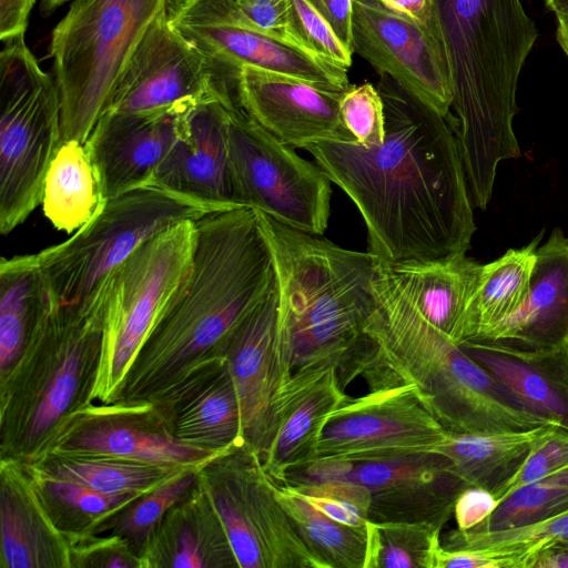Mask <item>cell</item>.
<instances>
[{
    "label": "cell",
    "mask_w": 568,
    "mask_h": 568,
    "mask_svg": "<svg viewBox=\"0 0 568 568\" xmlns=\"http://www.w3.org/2000/svg\"><path fill=\"white\" fill-rule=\"evenodd\" d=\"M385 7L427 28H437L435 0H378Z\"/></svg>",
    "instance_id": "cell-50"
},
{
    "label": "cell",
    "mask_w": 568,
    "mask_h": 568,
    "mask_svg": "<svg viewBox=\"0 0 568 568\" xmlns=\"http://www.w3.org/2000/svg\"><path fill=\"white\" fill-rule=\"evenodd\" d=\"M556 544L568 548V540L559 541Z\"/></svg>",
    "instance_id": "cell-56"
},
{
    "label": "cell",
    "mask_w": 568,
    "mask_h": 568,
    "mask_svg": "<svg viewBox=\"0 0 568 568\" xmlns=\"http://www.w3.org/2000/svg\"><path fill=\"white\" fill-rule=\"evenodd\" d=\"M0 52V232L6 235L41 205L50 163L62 142L61 101L24 34Z\"/></svg>",
    "instance_id": "cell-10"
},
{
    "label": "cell",
    "mask_w": 568,
    "mask_h": 568,
    "mask_svg": "<svg viewBox=\"0 0 568 568\" xmlns=\"http://www.w3.org/2000/svg\"><path fill=\"white\" fill-rule=\"evenodd\" d=\"M557 17V31L556 39L568 57V8L556 12Z\"/></svg>",
    "instance_id": "cell-52"
},
{
    "label": "cell",
    "mask_w": 568,
    "mask_h": 568,
    "mask_svg": "<svg viewBox=\"0 0 568 568\" xmlns=\"http://www.w3.org/2000/svg\"><path fill=\"white\" fill-rule=\"evenodd\" d=\"M568 540V510L536 525L495 532L453 529L440 537L447 550H498L528 556L549 545Z\"/></svg>",
    "instance_id": "cell-40"
},
{
    "label": "cell",
    "mask_w": 568,
    "mask_h": 568,
    "mask_svg": "<svg viewBox=\"0 0 568 568\" xmlns=\"http://www.w3.org/2000/svg\"><path fill=\"white\" fill-rule=\"evenodd\" d=\"M234 2L242 16L254 27L278 40L307 50L295 29L290 0H234Z\"/></svg>",
    "instance_id": "cell-45"
},
{
    "label": "cell",
    "mask_w": 568,
    "mask_h": 568,
    "mask_svg": "<svg viewBox=\"0 0 568 568\" xmlns=\"http://www.w3.org/2000/svg\"><path fill=\"white\" fill-rule=\"evenodd\" d=\"M230 156L242 206L292 229L322 235L331 214V180L239 108H229Z\"/></svg>",
    "instance_id": "cell-12"
},
{
    "label": "cell",
    "mask_w": 568,
    "mask_h": 568,
    "mask_svg": "<svg viewBox=\"0 0 568 568\" xmlns=\"http://www.w3.org/2000/svg\"><path fill=\"white\" fill-rule=\"evenodd\" d=\"M379 75L382 144L322 141L303 149L353 201L366 226L367 252L381 263H428L466 254L476 226L452 118L389 75Z\"/></svg>",
    "instance_id": "cell-1"
},
{
    "label": "cell",
    "mask_w": 568,
    "mask_h": 568,
    "mask_svg": "<svg viewBox=\"0 0 568 568\" xmlns=\"http://www.w3.org/2000/svg\"><path fill=\"white\" fill-rule=\"evenodd\" d=\"M54 305L36 253L0 261V369L6 377L43 331Z\"/></svg>",
    "instance_id": "cell-30"
},
{
    "label": "cell",
    "mask_w": 568,
    "mask_h": 568,
    "mask_svg": "<svg viewBox=\"0 0 568 568\" xmlns=\"http://www.w3.org/2000/svg\"><path fill=\"white\" fill-rule=\"evenodd\" d=\"M459 346L531 413L568 432V348L526 349L481 339Z\"/></svg>",
    "instance_id": "cell-25"
},
{
    "label": "cell",
    "mask_w": 568,
    "mask_h": 568,
    "mask_svg": "<svg viewBox=\"0 0 568 568\" xmlns=\"http://www.w3.org/2000/svg\"><path fill=\"white\" fill-rule=\"evenodd\" d=\"M328 22L338 39L353 51V0H307ZM354 52V51H353Z\"/></svg>",
    "instance_id": "cell-48"
},
{
    "label": "cell",
    "mask_w": 568,
    "mask_h": 568,
    "mask_svg": "<svg viewBox=\"0 0 568 568\" xmlns=\"http://www.w3.org/2000/svg\"><path fill=\"white\" fill-rule=\"evenodd\" d=\"M275 493L301 538L326 568H365L366 527L348 526L327 517L286 484L275 483Z\"/></svg>",
    "instance_id": "cell-35"
},
{
    "label": "cell",
    "mask_w": 568,
    "mask_h": 568,
    "mask_svg": "<svg viewBox=\"0 0 568 568\" xmlns=\"http://www.w3.org/2000/svg\"><path fill=\"white\" fill-rule=\"evenodd\" d=\"M307 504L327 517L353 527H366L371 494L351 479H323L286 483Z\"/></svg>",
    "instance_id": "cell-41"
},
{
    "label": "cell",
    "mask_w": 568,
    "mask_h": 568,
    "mask_svg": "<svg viewBox=\"0 0 568 568\" xmlns=\"http://www.w3.org/2000/svg\"><path fill=\"white\" fill-rule=\"evenodd\" d=\"M194 224L190 273L139 351L116 402H161L223 363L227 338L274 282L255 209L214 210Z\"/></svg>",
    "instance_id": "cell-2"
},
{
    "label": "cell",
    "mask_w": 568,
    "mask_h": 568,
    "mask_svg": "<svg viewBox=\"0 0 568 568\" xmlns=\"http://www.w3.org/2000/svg\"><path fill=\"white\" fill-rule=\"evenodd\" d=\"M554 427L557 426L487 434L448 433L433 453L445 456L468 487L488 490L494 496Z\"/></svg>",
    "instance_id": "cell-31"
},
{
    "label": "cell",
    "mask_w": 568,
    "mask_h": 568,
    "mask_svg": "<svg viewBox=\"0 0 568 568\" xmlns=\"http://www.w3.org/2000/svg\"><path fill=\"white\" fill-rule=\"evenodd\" d=\"M169 18L214 64L253 65L339 91L351 85L348 69L263 32L242 16L234 0H189Z\"/></svg>",
    "instance_id": "cell-15"
},
{
    "label": "cell",
    "mask_w": 568,
    "mask_h": 568,
    "mask_svg": "<svg viewBox=\"0 0 568 568\" xmlns=\"http://www.w3.org/2000/svg\"><path fill=\"white\" fill-rule=\"evenodd\" d=\"M105 201L99 173L85 143L63 141L43 183L41 206L45 217L57 230L72 234L92 220Z\"/></svg>",
    "instance_id": "cell-32"
},
{
    "label": "cell",
    "mask_w": 568,
    "mask_h": 568,
    "mask_svg": "<svg viewBox=\"0 0 568 568\" xmlns=\"http://www.w3.org/2000/svg\"><path fill=\"white\" fill-rule=\"evenodd\" d=\"M368 343L341 378L371 387L414 384L428 410L453 434L526 430L547 423L428 322L378 263Z\"/></svg>",
    "instance_id": "cell-3"
},
{
    "label": "cell",
    "mask_w": 568,
    "mask_h": 568,
    "mask_svg": "<svg viewBox=\"0 0 568 568\" xmlns=\"http://www.w3.org/2000/svg\"><path fill=\"white\" fill-rule=\"evenodd\" d=\"M72 0H40V11L42 16L51 14L55 9Z\"/></svg>",
    "instance_id": "cell-53"
},
{
    "label": "cell",
    "mask_w": 568,
    "mask_h": 568,
    "mask_svg": "<svg viewBox=\"0 0 568 568\" xmlns=\"http://www.w3.org/2000/svg\"><path fill=\"white\" fill-rule=\"evenodd\" d=\"M435 10L468 190L473 205L484 210L498 164L520 155L516 92L538 32L520 0H435Z\"/></svg>",
    "instance_id": "cell-4"
},
{
    "label": "cell",
    "mask_w": 568,
    "mask_h": 568,
    "mask_svg": "<svg viewBox=\"0 0 568 568\" xmlns=\"http://www.w3.org/2000/svg\"><path fill=\"white\" fill-rule=\"evenodd\" d=\"M365 568H435L442 529L425 524L367 523Z\"/></svg>",
    "instance_id": "cell-38"
},
{
    "label": "cell",
    "mask_w": 568,
    "mask_h": 568,
    "mask_svg": "<svg viewBox=\"0 0 568 568\" xmlns=\"http://www.w3.org/2000/svg\"><path fill=\"white\" fill-rule=\"evenodd\" d=\"M527 557L498 550H447L439 546L435 568H526Z\"/></svg>",
    "instance_id": "cell-46"
},
{
    "label": "cell",
    "mask_w": 568,
    "mask_h": 568,
    "mask_svg": "<svg viewBox=\"0 0 568 568\" xmlns=\"http://www.w3.org/2000/svg\"><path fill=\"white\" fill-rule=\"evenodd\" d=\"M189 0H166L168 16L171 17L180 7Z\"/></svg>",
    "instance_id": "cell-55"
},
{
    "label": "cell",
    "mask_w": 568,
    "mask_h": 568,
    "mask_svg": "<svg viewBox=\"0 0 568 568\" xmlns=\"http://www.w3.org/2000/svg\"><path fill=\"white\" fill-rule=\"evenodd\" d=\"M277 302L274 278L264 297L234 328L223 352L239 398L243 443L261 457L275 436L280 396L294 373Z\"/></svg>",
    "instance_id": "cell-17"
},
{
    "label": "cell",
    "mask_w": 568,
    "mask_h": 568,
    "mask_svg": "<svg viewBox=\"0 0 568 568\" xmlns=\"http://www.w3.org/2000/svg\"><path fill=\"white\" fill-rule=\"evenodd\" d=\"M214 210L219 209L153 184L106 199L69 239L36 253L55 313L87 314L113 271L142 243Z\"/></svg>",
    "instance_id": "cell-7"
},
{
    "label": "cell",
    "mask_w": 568,
    "mask_h": 568,
    "mask_svg": "<svg viewBox=\"0 0 568 568\" xmlns=\"http://www.w3.org/2000/svg\"><path fill=\"white\" fill-rule=\"evenodd\" d=\"M194 240V221L175 223L142 243L105 282L100 349L85 405L118 400L139 351L190 273Z\"/></svg>",
    "instance_id": "cell-9"
},
{
    "label": "cell",
    "mask_w": 568,
    "mask_h": 568,
    "mask_svg": "<svg viewBox=\"0 0 568 568\" xmlns=\"http://www.w3.org/2000/svg\"><path fill=\"white\" fill-rule=\"evenodd\" d=\"M545 3L555 13L568 8V0H545Z\"/></svg>",
    "instance_id": "cell-54"
},
{
    "label": "cell",
    "mask_w": 568,
    "mask_h": 568,
    "mask_svg": "<svg viewBox=\"0 0 568 568\" xmlns=\"http://www.w3.org/2000/svg\"><path fill=\"white\" fill-rule=\"evenodd\" d=\"M138 556L140 567H239L223 525L199 481L169 509Z\"/></svg>",
    "instance_id": "cell-27"
},
{
    "label": "cell",
    "mask_w": 568,
    "mask_h": 568,
    "mask_svg": "<svg viewBox=\"0 0 568 568\" xmlns=\"http://www.w3.org/2000/svg\"><path fill=\"white\" fill-rule=\"evenodd\" d=\"M568 510V467L527 484L500 500L475 532H495L536 525Z\"/></svg>",
    "instance_id": "cell-37"
},
{
    "label": "cell",
    "mask_w": 568,
    "mask_h": 568,
    "mask_svg": "<svg viewBox=\"0 0 568 568\" xmlns=\"http://www.w3.org/2000/svg\"><path fill=\"white\" fill-rule=\"evenodd\" d=\"M181 114L134 116L104 113L100 118L85 145L105 199L152 184L179 136Z\"/></svg>",
    "instance_id": "cell-23"
},
{
    "label": "cell",
    "mask_w": 568,
    "mask_h": 568,
    "mask_svg": "<svg viewBox=\"0 0 568 568\" xmlns=\"http://www.w3.org/2000/svg\"><path fill=\"white\" fill-rule=\"evenodd\" d=\"M161 408L173 436L184 444L215 453L244 444L239 398L226 362L194 377Z\"/></svg>",
    "instance_id": "cell-28"
},
{
    "label": "cell",
    "mask_w": 568,
    "mask_h": 568,
    "mask_svg": "<svg viewBox=\"0 0 568 568\" xmlns=\"http://www.w3.org/2000/svg\"><path fill=\"white\" fill-rule=\"evenodd\" d=\"M37 0H0V38L2 41L26 33L30 12Z\"/></svg>",
    "instance_id": "cell-49"
},
{
    "label": "cell",
    "mask_w": 568,
    "mask_h": 568,
    "mask_svg": "<svg viewBox=\"0 0 568 568\" xmlns=\"http://www.w3.org/2000/svg\"><path fill=\"white\" fill-rule=\"evenodd\" d=\"M197 481L239 568H326L296 531L256 450L240 444L217 454L200 467Z\"/></svg>",
    "instance_id": "cell-11"
},
{
    "label": "cell",
    "mask_w": 568,
    "mask_h": 568,
    "mask_svg": "<svg viewBox=\"0 0 568 568\" xmlns=\"http://www.w3.org/2000/svg\"><path fill=\"white\" fill-rule=\"evenodd\" d=\"M44 454L102 455L200 467L220 453L178 440L165 417L151 403L115 402L88 404L70 412L38 457Z\"/></svg>",
    "instance_id": "cell-19"
},
{
    "label": "cell",
    "mask_w": 568,
    "mask_h": 568,
    "mask_svg": "<svg viewBox=\"0 0 568 568\" xmlns=\"http://www.w3.org/2000/svg\"><path fill=\"white\" fill-rule=\"evenodd\" d=\"M29 475L39 489L41 497L47 504H55L57 507H47L50 516L64 510L72 513L71 524L73 541L89 536V532L95 531L98 527L110 517L114 516L144 494H105L88 486L55 479L38 473L29 465ZM60 521L59 528L61 523ZM71 529V525H70ZM69 529V537H70ZM71 539V538H70Z\"/></svg>",
    "instance_id": "cell-36"
},
{
    "label": "cell",
    "mask_w": 568,
    "mask_h": 568,
    "mask_svg": "<svg viewBox=\"0 0 568 568\" xmlns=\"http://www.w3.org/2000/svg\"><path fill=\"white\" fill-rule=\"evenodd\" d=\"M497 500L488 490L468 487L456 500L454 517L458 529H470L495 509Z\"/></svg>",
    "instance_id": "cell-47"
},
{
    "label": "cell",
    "mask_w": 568,
    "mask_h": 568,
    "mask_svg": "<svg viewBox=\"0 0 568 568\" xmlns=\"http://www.w3.org/2000/svg\"><path fill=\"white\" fill-rule=\"evenodd\" d=\"M257 214L273 257L278 322L293 371L334 364L342 376L368 343L379 261Z\"/></svg>",
    "instance_id": "cell-5"
},
{
    "label": "cell",
    "mask_w": 568,
    "mask_h": 568,
    "mask_svg": "<svg viewBox=\"0 0 568 568\" xmlns=\"http://www.w3.org/2000/svg\"><path fill=\"white\" fill-rule=\"evenodd\" d=\"M29 466L45 476L105 494H146L180 473L195 468L81 454H44Z\"/></svg>",
    "instance_id": "cell-33"
},
{
    "label": "cell",
    "mask_w": 568,
    "mask_h": 568,
    "mask_svg": "<svg viewBox=\"0 0 568 568\" xmlns=\"http://www.w3.org/2000/svg\"><path fill=\"white\" fill-rule=\"evenodd\" d=\"M1 567H70L71 539L54 524L29 474L12 459L1 469Z\"/></svg>",
    "instance_id": "cell-26"
},
{
    "label": "cell",
    "mask_w": 568,
    "mask_h": 568,
    "mask_svg": "<svg viewBox=\"0 0 568 568\" xmlns=\"http://www.w3.org/2000/svg\"><path fill=\"white\" fill-rule=\"evenodd\" d=\"M346 397L336 365L294 371L280 396L275 436L261 457L275 483L314 462L329 415Z\"/></svg>",
    "instance_id": "cell-22"
},
{
    "label": "cell",
    "mask_w": 568,
    "mask_h": 568,
    "mask_svg": "<svg viewBox=\"0 0 568 568\" xmlns=\"http://www.w3.org/2000/svg\"><path fill=\"white\" fill-rule=\"evenodd\" d=\"M152 184L216 209L242 206L231 169L230 113L221 100L206 99L182 112L179 136Z\"/></svg>",
    "instance_id": "cell-21"
},
{
    "label": "cell",
    "mask_w": 568,
    "mask_h": 568,
    "mask_svg": "<svg viewBox=\"0 0 568 568\" xmlns=\"http://www.w3.org/2000/svg\"><path fill=\"white\" fill-rule=\"evenodd\" d=\"M166 0H72L49 54L61 101L62 142L85 143ZM61 142V143H62Z\"/></svg>",
    "instance_id": "cell-6"
},
{
    "label": "cell",
    "mask_w": 568,
    "mask_h": 568,
    "mask_svg": "<svg viewBox=\"0 0 568 568\" xmlns=\"http://www.w3.org/2000/svg\"><path fill=\"white\" fill-rule=\"evenodd\" d=\"M344 91L245 64L239 68L233 99L280 141L303 149L322 141L356 142L341 118Z\"/></svg>",
    "instance_id": "cell-20"
},
{
    "label": "cell",
    "mask_w": 568,
    "mask_h": 568,
    "mask_svg": "<svg viewBox=\"0 0 568 568\" xmlns=\"http://www.w3.org/2000/svg\"><path fill=\"white\" fill-rule=\"evenodd\" d=\"M385 266L415 308L459 344L481 264L463 254L436 262Z\"/></svg>",
    "instance_id": "cell-29"
},
{
    "label": "cell",
    "mask_w": 568,
    "mask_h": 568,
    "mask_svg": "<svg viewBox=\"0 0 568 568\" xmlns=\"http://www.w3.org/2000/svg\"><path fill=\"white\" fill-rule=\"evenodd\" d=\"M526 568H568V548L552 544L528 556Z\"/></svg>",
    "instance_id": "cell-51"
},
{
    "label": "cell",
    "mask_w": 568,
    "mask_h": 568,
    "mask_svg": "<svg viewBox=\"0 0 568 568\" xmlns=\"http://www.w3.org/2000/svg\"><path fill=\"white\" fill-rule=\"evenodd\" d=\"M470 339L526 349L568 348V237L560 229L537 247L520 308Z\"/></svg>",
    "instance_id": "cell-24"
},
{
    "label": "cell",
    "mask_w": 568,
    "mask_h": 568,
    "mask_svg": "<svg viewBox=\"0 0 568 568\" xmlns=\"http://www.w3.org/2000/svg\"><path fill=\"white\" fill-rule=\"evenodd\" d=\"M541 237L542 232L528 245L510 248L497 260L481 264L466 311L462 342L478 336L520 308L528 295Z\"/></svg>",
    "instance_id": "cell-34"
},
{
    "label": "cell",
    "mask_w": 568,
    "mask_h": 568,
    "mask_svg": "<svg viewBox=\"0 0 568 568\" xmlns=\"http://www.w3.org/2000/svg\"><path fill=\"white\" fill-rule=\"evenodd\" d=\"M211 98L222 101L216 73L164 12L135 49L105 113L161 116Z\"/></svg>",
    "instance_id": "cell-16"
},
{
    "label": "cell",
    "mask_w": 568,
    "mask_h": 568,
    "mask_svg": "<svg viewBox=\"0 0 568 568\" xmlns=\"http://www.w3.org/2000/svg\"><path fill=\"white\" fill-rule=\"evenodd\" d=\"M351 479L371 494L369 521L425 524L443 529L468 486L438 453L368 462H315L291 473L285 483Z\"/></svg>",
    "instance_id": "cell-14"
},
{
    "label": "cell",
    "mask_w": 568,
    "mask_h": 568,
    "mask_svg": "<svg viewBox=\"0 0 568 568\" xmlns=\"http://www.w3.org/2000/svg\"><path fill=\"white\" fill-rule=\"evenodd\" d=\"M200 467L186 469L104 520L95 530H109L139 550L169 509L196 484ZM139 554V551H138Z\"/></svg>",
    "instance_id": "cell-39"
},
{
    "label": "cell",
    "mask_w": 568,
    "mask_h": 568,
    "mask_svg": "<svg viewBox=\"0 0 568 568\" xmlns=\"http://www.w3.org/2000/svg\"><path fill=\"white\" fill-rule=\"evenodd\" d=\"M341 118L355 141L364 148L379 145L385 136V115L381 94L365 82L351 84L339 100Z\"/></svg>",
    "instance_id": "cell-42"
},
{
    "label": "cell",
    "mask_w": 568,
    "mask_h": 568,
    "mask_svg": "<svg viewBox=\"0 0 568 568\" xmlns=\"http://www.w3.org/2000/svg\"><path fill=\"white\" fill-rule=\"evenodd\" d=\"M295 29L304 47L316 55L348 69L353 51L307 0H290Z\"/></svg>",
    "instance_id": "cell-44"
},
{
    "label": "cell",
    "mask_w": 568,
    "mask_h": 568,
    "mask_svg": "<svg viewBox=\"0 0 568 568\" xmlns=\"http://www.w3.org/2000/svg\"><path fill=\"white\" fill-rule=\"evenodd\" d=\"M447 434L416 385L371 387L358 397L347 396L331 413L313 463H368L428 453Z\"/></svg>",
    "instance_id": "cell-13"
},
{
    "label": "cell",
    "mask_w": 568,
    "mask_h": 568,
    "mask_svg": "<svg viewBox=\"0 0 568 568\" xmlns=\"http://www.w3.org/2000/svg\"><path fill=\"white\" fill-rule=\"evenodd\" d=\"M568 467V432L554 427L532 447L519 468L494 495L498 501L511 491Z\"/></svg>",
    "instance_id": "cell-43"
},
{
    "label": "cell",
    "mask_w": 568,
    "mask_h": 568,
    "mask_svg": "<svg viewBox=\"0 0 568 568\" xmlns=\"http://www.w3.org/2000/svg\"><path fill=\"white\" fill-rule=\"evenodd\" d=\"M101 305L82 316L54 312L1 379L4 445L12 453L37 458L74 400L80 406L81 388L88 397L100 349Z\"/></svg>",
    "instance_id": "cell-8"
},
{
    "label": "cell",
    "mask_w": 568,
    "mask_h": 568,
    "mask_svg": "<svg viewBox=\"0 0 568 568\" xmlns=\"http://www.w3.org/2000/svg\"><path fill=\"white\" fill-rule=\"evenodd\" d=\"M352 47L379 74L452 118L453 82L438 27L422 26L378 0H353Z\"/></svg>",
    "instance_id": "cell-18"
}]
</instances>
